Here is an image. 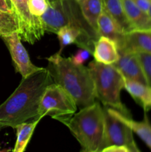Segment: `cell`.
Masks as SVG:
<instances>
[{
  "label": "cell",
  "mask_w": 151,
  "mask_h": 152,
  "mask_svg": "<svg viewBox=\"0 0 151 152\" xmlns=\"http://www.w3.org/2000/svg\"><path fill=\"white\" fill-rule=\"evenodd\" d=\"M118 50L151 55V30L133 31L125 34L124 45Z\"/></svg>",
  "instance_id": "5bb4252c"
},
{
  "label": "cell",
  "mask_w": 151,
  "mask_h": 152,
  "mask_svg": "<svg viewBox=\"0 0 151 152\" xmlns=\"http://www.w3.org/2000/svg\"><path fill=\"white\" fill-rule=\"evenodd\" d=\"M76 1H79V0H76Z\"/></svg>",
  "instance_id": "f1b7e54d"
},
{
  "label": "cell",
  "mask_w": 151,
  "mask_h": 152,
  "mask_svg": "<svg viewBox=\"0 0 151 152\" xmlns=\"http://www.w3.org/2000/svg\"><path fill=\"white\" fill-rule=\"evenodd\" d=\"M84 152H102L105 137V108L98 102L81 108L63 123Z\"/></svg>",
  "instance_id": "3957f363"
},
{
  "label": "cell",
  "mask_w": 151,
  "mask_h": 152,
  "mask_svg": "<svg viewBox=\"0 0 151 152\" xmlns=\"http://www.w3.org/2000/svg\"><path fill=\"white\" fill-rule=\"evenodd\" d=\"M78 2L84 19L98 32V19L104 10L102 0H79Z\"/></svg>",
  "instance_id": "ac0fdd59"
},
{
  "label": "cell",
  "mask_w": 151,
  "mask_h": 152,
  "mask_svg": "<svg viewBox=\"0 0 151 152\" xmlns=\"http://www.w3.org/2000/svg\"><path fill=\"white\" fill-rule=\"evenodd\" d=\"M102 2L104 10L116 21L125 34L134 31L127 19L121 0H102Z\"/></svg>",
  "instance_id": "e0dca14e"
},
{
  "label": "cell",
  "mask_w": 151,
  "mask_h": 152,
  "mask_svg": "<svg viewBox=\"0 0 151 152\" xmlns=\"http://www.w3.org/2000/svg\"><path fill=\"white\" fill-rule=\"evenodd\" d=\"M49 0H28V8L31 14L41 17L48 7Z\"/></svg>",
  "instance_id": "44dd1931"
},
{
  "label": "cell",
  "mask_w": 151,
  "mask_h": 152,
  "mask_svg": "<svg viewBox=\"0 0 151 152\" xmlns=\"http://www.w3.org/2000/svg\"><path fill=\"white\" fill-rule=\"evenodd\" d=\"M45 32L57 34L66 25L81 30L85 35L96 42L99 35L84 19L76 0H54L50 1L45 13L41 16Z\"/></svg>",
  "instance_id": "5b68a950"
},
{
  "label": "cell",
  "mask_w": 151,
  "mask_h": 152,
  "mask_svg": "<svg viewBox=\"0 0 151 152\" xmlns=\"http://www.w3.org/2000/svg\"><path fill=\"white\" fill-rule=\"evenodd\" d=\"M102 152H130V149L123 145H110L102 150Z\"/></svg>",
  "instance_id": "cb8c5ba5"
},
{
  "label": "cell",
  "mask_w": 151,
  "mask_h": 152,
  "mask_svg": "<svg viewBox=\"0 0 151 152\" xmlns=\"http://www.w3.org/2000/svg\"><path fill=\"white\" fill-rule=\"evenodd\" d=\"M40 122V120L25 122L16 127V141L15 143L14 152H23L25 151L31 137L33 136L36 127Z\"/></svg>",
  "instance_id": "d6986e66"
},
{
  "label": "cell",
  "mask_w": 151,
  "mask_h": 152,
  "mask_svg": "<svg viewBox=\"0 0 151 152\" xmlns=\"http://www.w3.org/2000/svg\"><path fill=\"white\" fill-rule=\"evenodd\" d=\"M140 9L147 13L151 6V0H133Z\"/></svg>",
  "instance_id": "d4e9b609"
},
{
  "label": "cell",
  "mask_w": 151,
  "mask_h": 152,
  "mask_svg": "<svg viewBox=\"0 0 151 152\" xmlns=\"http://www.w3.org/2000/svg\"><path fill=\"white\" fill-rule=\"evenodd\" d=\"M92 55L96 62L105 65H113L119 58L118 45L111 39L100 36L95 43Z\"/></svg>",
  "instance_id": "7c38bea8"
},
{
  "label": "cell",
  "mask_w": 151,
  "mask_h": 152,
  "mask_svg": "<svg viewBox=\"0 0 151 152\" xmlns=\"http://www.w3.org/2000/svg\"><path fill=\"white\" fill-rule=\"evenodd\" d=\"M137 55L143 68L147 84L151 87V55L144 53H137Z\"/></svg>",
  "instance_id": "7402d4cb"
},
{
  "label": "cell",
  "mask_w": 151,
  "mask_h": 152,
  "mask_svg": "<svg viewBox=\"0 0 151 152\" xmlns=\"http://www.w3.org/2000/svg\"><path fill=\"white\" fill-rule=\"evenodd\" d=\"M97 31L99 37L104 36L115 41L118 49L124 45L125 33L116 21L105 10L98 19Z\"/></svg>",
  "instance_id": "4fadbf2b"
},
{
  "label": "cell",
  "mask_w": 151,
  "mask_h": 152,
  "mask_svg": "<svg viewBox=\"0 0 151 152\" xmlns=\"http://www.w3.org/2000/svg\"><path fill=\"white\" fill-rule=\"evenodd\" d=\"M47 69L54 83L62 86L80 108L95 102L96 94L91 72L88 67L76 65L70 57H64L57 52L47 58Z\"/></svg>",
  "instance_id": "7a4b0ae2"
},
{
  "label": "cell",
  "mask_w": 151,
  "mask_h": 152,
  "mask_svg": "<svg viewBox=\"0 0 151 152\" xmlns=\"http://www.w3.org/2000/svg\"><path fill=\"white\" fill-rule=\"evenodd\" d=\"M105 107L110 114L116 117L118 120L124 123V124L128 126L133 131V132H135L144 142L145 145L151 150V124L147 116L146 112L144 114V117L143 120L141 122H138L133 120L131 117L124 115L117 110L110 108V107Z\"/></svg>",
  "instance_id": "8fae6325"
},
{
  "label": "cell",
  "mask_w": 151,
  "mask_h": 152,
  "mask_svg": "<svg viewBox=\"0 0 151 152\" xmlns=\"http://www.w3.org/2000/svg\"><path fill=\"white\" fill-rule=\"evenodd\" d=\"M93 77L96 98L105 106L117 110L128 117L130 111L121 100V90L124 88V78L113 65H105L96 60L88 65Z\"/></svg>",
  "instance_id": "277c9868"
},
{
  "label": "cell",
  "mask_w": 151,
  "mask_h": 152,
  "mask_svg": "<svg viewBox=\"0 0 151 152\" xmlns=\"http://www.w3.org/2000/svg\"><path fill=\"white\" fill-rule=\"evenodd\" d=\"M1 38L8 48L16 71L22 75V78L41 69V68L33 65L30 61L28 51L22 45L19 32L1 36Z\"/></svg>",
  "instance_id": "9c48e42d"
},
{
  "label": "cell",
  "mask_w": 151,
  "mask_h": 152,
  "mask_svg": "<svg viewBox=\"0 0 151 152\" xmlns=\"http://www.w3.org/2000/svg\"><path fill=\"white\" fill-rule=\"evenodd\" d=\"M54 83L47 68L22 78L13 93L0 105V128L16 127L25 122L40 120L38 108L45 89Z\"/></svg>",
  "instance_id": "6da1fadb"
},
{
  "label": "cell",
  "mask_w": 151,
  "mask_h": 152,
  "mask_svg": "<svg viewBox=\"0 0 151 152\" xmlns=\"http://www.w3.org/2000/svg\"><path fill=\"white\" fill-rule=\"evenodd\" d=\"M148 14H149V16H150V19H151V6H150V9H149V10H148Z\"/></svg>",
  "instance_id": "4316f807"
},
{
  "label": "cell",
  "mask_w": 151,
  "mask_h": 152,
  "mask_svg": "<svg viewBox=\"0 0 151 152\" xmlns=\"http://www.w3.org/2000/svg\"><path fill=\"white\" fill-rule=\"evenodd\" d=\"M0 10L4 12H13L8 0H0Z\"/></svg>",
  "instance_id": "484cf974"
},
{
  "label": "cell",
  "mask_w": 151,
  "mask_h": 152,
  "mask_svg": "<svg viewBox=\"0 0 151 152\" xmlns=\"http://www.w3.org/2000/svg\"><path fill=\"white\" fill-rule=\"evenodd\" d=\"M127 19L134 31L151 30V19L147 12L139 8L133 0H121Z\"/></svg>",
  "instance_id": "9a60e30c"
},
{
  "label": "cell",
  "mask_w": 151,
  "mask_h": 152,
  "mask_svg": "<svg viewBox=\"0 0 151 152\" xmlns=\"http://www.w3.org/2000/svg\"><path fill=\"white\" fill-rule=\"evenodd\" d=\"M19 22V34L22 41L34 44L42 38L45 31L41 18L33 16L28 8V0H8Z\"/></svg>",
  "instance_id": "52a82bcc"
},
{
  "label": "cell",
  "mask_w": 151,
  "mask_h": 152,
  "mask_svg": "<svg viewBox=\"0 0 151 152\" xmlns=\"http://www.w3.org/2000/svg\"><path fill=\"white\" fill-rule=\"evenodd\" d=\"M50 1H54V0H49Z\"/></svg>",
  "instance_id": "83f0119b"
},
{
  "label": "cell",
  "mask_w": 151,
  "mask_h": 152,
  "mask_svg": "<svg viewBox=\"0 0 151 152\" xmlns=\"http://www.w3.org/2000/svg\"><path fill=\"white\" fill-rule=\"evenodd\" d=\"M77 110L73 98L59 84L53 83L45 89L38 108V117L45 116L63 123L72 117Z\"/></svg>",
  "instance_id": "8992f818"
},
{
  "label": "cell",
  "mask_w": 151,
  "mask_h": 152,
  "mask_svg": "<svg viewBox=\"0 0 151 152\" xmlns=\"http://www.w3.org/2000/svg\"><path fill=\"white\" fill-rule=\"evenodd\" d=\"M118 52L119 58L113 65L124 78L147 85L137 53L123 50H118Z\"/></svg>",
  "instance_id": "30bf717a"
},
{
  "label": "cell",
  "mask_w": 151,
  "mask_h": 152,
  "mask_svg": "<svg viewBox=\"0 0 151 152\" xmlns=\"http://www.w3.org/2000/svg\"><path fill=\"white\" fill-rule=\"evenodd\" d=\"M19 32V22L14 12L0 10V37Z\"/></svg>",
  "instance_id": "ffe728a7"
},
{
  "label": "cell",
  "mask_w": 151,
  "mask_h": 152,
  "mask_svg": "<svg viewBox=\"0 0 151 152\" xmlns=\"http://www.w3.org/2000/svg\"><path fill=\"white\" fill-rule=\"evenodd\" d=\"M105 137L102 150L110 145H116L126 146L130 152H140L134 140L131 129L110 114L106 107L105 108Z\"/></svg>",
  "instance_id": "ba28073f"
},
{
  "label": "cell",
  "mask_w": 151,
  "mask_h": 152,
  "mask_svg": "<svg viewBox=\"0 0 151 152\" xmlns=\"http://www.w3.org/2000/svg\"><path fill=\"white\" fill-rule=\"evenodd\" d=\"M124 88L133 99L143 108L144 112H147L151 109L150 86L124 79Z\"/></svg>",
  "instance_id": "2e32d148"
},
{
  "label": "cell",
  "mask_w": 151,
  "mask_h": 152,
  "mask_svg": "<svg viewBox=\"0 0 151 152\" xmlns=\"http://www.w3.org/2000/svg\"><path fill=\"white\" fill-rule=\"evenodd\" d=\"M90 54H91V53L89 50L81 48L72 57H70V59L76 65H81L89 59Z\"/></svg>",
  "instance_id": "603a6c76"
}]
</instances>
